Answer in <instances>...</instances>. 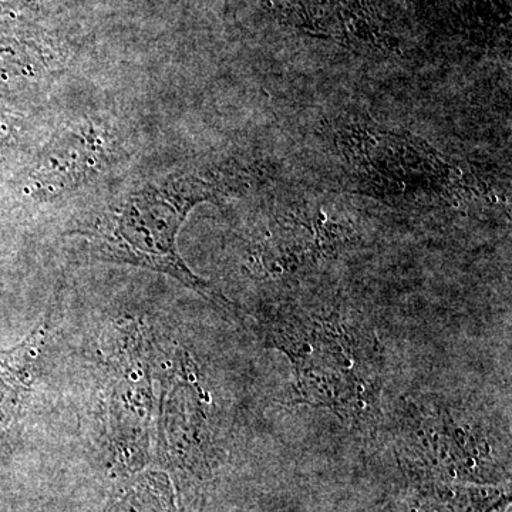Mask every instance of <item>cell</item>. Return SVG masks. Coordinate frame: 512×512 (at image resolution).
Segmentation results:
<instances>
[{
	"instance_id": "obj_1",
	"label": "cell",
	"mask_w": 512,
	"mask_h": 512,
	"mask_svg": "<svg viewBox=\"0 0 512 512\" xmlns=\"http://www.w3.org/2000/svg\"><path fill=\"white\" fill-rule=\"evenodd\" d=\"M265 348L293 367L292 404L320 407L356 429L382 416V346L362 313L343 303L282 301L255 315Z\"/></svg>"
},
{
	"instance_id": "obj_2",
	"label": "cell",
	"mask_w": 512,
	"mask_h": 512,
	"mask_svg": "<svg viewBox=\"0 0 512 512\" xmlns=\"http://www.w3.org/2000/svg\"><path fill=\"white\" fill-rule=\"evenodd\" d=\"M218 188L198 175H173L143 185L111 202L92 220L72 231L84 239L87 254L170 275L222 311H235L221 292L188 268L177 239L195 205L212 201Z\"/></svg>"
},
{
	"instance_id": "obj_3",
	"label": "cell",
	"mask_w": 512,
	"mask_h": 512,
	"mask_svg": "<svg viewBox=\"0 0 512 512\" xmlns=\"http://www.w3.org/2000/svg\"><path fill=\"white\" fill-rule=\"evenodd\" d=\"M396 454L407 481L510 483V448L483 421L440 399L409 400L397 423Z\"/></svg>"
},
{
	"instance_id": "obj_4",
	"label": "cell",
	"mask_w": 512,
	"mask_h": 512,
	"mask_svg": "<svg viewBox=\"0 0 512 512\" xmlns=\"http://www.w3.org/2000/svg\"><path fill=\"white\" fill-rule=\"evenodd\" d=\"M104 144L93 126L64 131L40 153L26 178L25 192L39 200L72 191L94 173Z\"/></svg>"
},
{
	"instance_id": "obj_5",
	"label": "cell",
	"mask_w": 512,
	"mask_h": 512,
	"mask_svg": "<svg viewBox=\"0 0 512 512\" xmlns=\"http://www.w3.org/2000/svg\"><path fill=\"white\" fill-rule=\"evenodd\" d=\"M55 325V309H49L22 342L0 349V440L25 412L42 379Z\"/></svg>"
},
{
	"instance_id": "obj_6",
	"label": "cell",
	"mask_w": 512,
	"mask_h": 512,
	"mask_svg": "<svg viewBox=\"0 0 512 512\" xmlns=\"http://www.w3.org/2000/svg\"><path fill=\"white\" fill-rule=\"evenodd\" d=\"M511 485L407 481L393 512H505Z\"/></svg>"
},
{
	"instance_id": "obj_7",
	"label": "cell",
	"mask_w": 512,
	"mask_h": 512,
	"mask_svg": "<svg viewBox=\"0 0 512 512\" xmlns=\"http://www.w3.org/2000/svg\"><path fill=\"white\" fill-rule=\"evenodd\" d=\"M173 483L163 471H147L121 480L101 512H177Z\"/></svg>"
},
{
	"instance_id": "obj_8",
	"label": "cell",
	"mask_w": 512,
	"mask_h": 512,
	"mask_svg": "<svg viewBox=\"0 0 512 512\" xmlns=\"http://www.w3.org/2000/svg\"><path fill=\"white\" fill-rule=\"evenodd\" d=\"M39 63L16 47L0 46V94H16L39 79Z\"/></svg>"
},
{
	"instance_id": "obj_9",
	"label": "cell",
	"mask_w": 512,
	"mask_h": 512,
	"mask_svg": "<svg viewBox=\"0 0 512 512\" xmlns=\"http://www.w3.org/2000/svg\"><path fill=\"white\" fill-rule=\"evenodd\" d=\"M13 140V127L8 117L0 111V154L10 147Z\"/></svg>"
}]
</instances>
